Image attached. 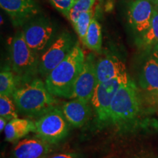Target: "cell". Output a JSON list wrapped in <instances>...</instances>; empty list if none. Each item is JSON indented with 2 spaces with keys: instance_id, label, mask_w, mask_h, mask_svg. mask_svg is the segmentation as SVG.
Here are the masks:
<instances>
[{
  "instance_id": "cell-5",
  "label": "cell",
  "mask_w": 158,
  "mask_h": 158,
  "mask_svg": "<svg viewBox=\"0 0 158 158\" xmlns=\"http://www.w3.org/2000/svg\"><path fill=\"white\" fill-rule=\"evenodd\" d=\"M129 79L127 73L98 84L90 102L99 126L103 127L110 123V106L114 97L122 85Z\"/></svg>"
},
{
  "instance_id": "cell-9",
  "label": "cell",
  "mask_w": 158,
  "mask_h": 158,
  "mask_svg": "<svg viewBox=\"0 0 158 158\" xmlns=\"http://www.w3.org/2000/svg\"><path fill=\"white\" fill-rule=\"evenodd\" d=\"M98 84L95 57L89 54L85 58L84 67L75 84L71 99H78L89 103Z\"/></svg>"
},
{
  "instance_id": "cell-11",
  "label": "cell",
  "mask_w": 158,
  "mask_h": 158,
  "mask_svg": "<svg viewBox=\"0 0 158 158\" xmlns=\"http://www.w3.org/2000/svg\"><path fill=\"white\" fill-rule=\"evenodd\" d=\"M155 4L154 0H135L128 9V21L138 33L143 35L151 25Z\"/></svg>"
},
{
  "instance_id": "cell-10",
  "label": "cell",
  "mask_w": 158,
  "mask_h": 158,
  "mask_svg": "<svg viewBox=\"0 0 158 158\" xmlns=\"http://www.w3.org/2000/svg\"><path fill=\"white\" fill-rule=\"evenodd\" d=\"M0 7L9 15L14 27L26 25L40 12L35 0H0Z\"/></svg>"
},
{
  "instance_id": "cell-19",
  "label": "cell",
  "mask_w": 158,
  "mask_h": 158,
  "mask_svg": "<svg viewBox=\"0 0 158 158\" xmlns=\"http://www.w3.org/2000/svg\"><path fill=\"white\" fill-rule=\"evenodd\" d=\"M141 42L144 46H152L158 43V8L155 7L151 25L142 35Z\"/></svg>"
},
{
  "instance_id": "cell-7",
  "label": "cell",
  "mask_w": 158,
  "mask_h": 158,
  "mask_svg": "<svg viewBox=\"0 0 158 158\" xmlns=\"http://www.w3.org/2000/svg\"><path fill=\"white\" fill-rule=\"evenodd\" d=\"M77 43L74 37L64 31L40 56L39 75L45 78L70 54Z\"/></svg>"
},
{
  "instance_id": "cell-3",
  "label": "cell",
  "mask_w": 158,
  "mask_h": 158,
  "mask_svg": "<svg viewBox=\"0 0 158 158\" xmlns=\"http://www.w3.org/2000/svg\"><path fill=\"white\" fill-rule=\"evenodd\" d=\"M10 68L19 79V86L39 75L40 56L26 43L23 31L12 37L9 44Z\"/></svg>"
},
{
  "instance_id": "cell-25",
  "label": "cell",
  "mask_w": 158,
  "mask_h": 158,
  "mask_svg": "<svg viewBox=\"0 0 158 158\" xmlns=\"http://www.w3.org/2000/svg\"><path fill=\"white\" fill-rule=\"evenodd\" d=\"M7 121L5 118L2 117L0 118V130H1V131L5 130V128L6 127V125H7Z\"/></svg>"
},
{
  "instance_id": "cell-15",
  "label": "cell",
  "mask_w": 158,
  "mask_h": 158,
  "mask_svg": "<svg viewBox=\"0 0 158 158\" xmlns=\"http://www.w3.org/2000/svg\"><path fill=\"white\" fill-rule=\"evenodd\" d=\"M139 84L143 89L158 93V51L146 60L139 76Z\"/></svg>"
},
{
  "instance_id": "cell-4",
  "label": "cell",
  "mask_w": 158,
  "mask_h": 158,
  "mask_svg": "<svg viewBox=\"0 0 158 158\" xmlns=\"http://www.w3.org/2000/svg\"><path fill=\"white\" fill-rule=\"evenodd\" d=\"M140 111V102L135 84L130 79L122 85L110 106V123L123 127L132 123Z\"/></svg>"
},
{
  "instance_id": "cell-17",
  "label": "cell",
  "mask_w": 158,
  "mask_h": 158,
  "mask_svg": "<svg viewBox=\"0 0 158 158\" xmlns=\"http://www.w3.org/2000/svg\"><path fill=\"white\" fill-rule=\"evenodd\" d=\"M19 86V79L10 67L2 68L0 73V95L13 97L15 91Z\"/></svg>"
},
{
  "instance_id": "cell-12",
  "label": "cell",
  "mask_w": 158,
  "mask_h": 158,
  "mask_svg": "<svg viewBox=\"0 0 158 158\" xmlns=\"http://www.w3.org/2000/svg\"><path fill=\"white\" fill-rule=\"evenodd\" d=\"M51 144L39 138H26L15 146L9 158H47Z\"/></svg>"
},
{
  "instance_id": "cell-18",
  "label": "cell",
  "mask_w": 158,
  "mask_h": 158,
  "mask_svg": "<svg viewBox=\"0 0 158 158\" xmlns=\"http://www.w3.org/2000/svg\"><path fill=\"white\" fill-rule=\"evenodd\" d=\"M84 45L90 50L100 53L102 50V30L100 24L95 18L91 21L89 27Z\"/></svg>"
},
{
  "instance_id": "cell-13",
  "label": "cell",
  "mask_w": 158,
  "mask_h": 158,
  "mask_svg": "<svg viewBox=\"0 0 158 158\" xmlns=\"http://www.w3.org/2000/svg\"><path fill=\"white\" fill-rule=\"evenodd\" d=\"M62 113L70 125L81 127L87 122L90 114L89 103L73 99L62 104Z\"/></svg>"
},
{
  "instance_id": "cell-1",
  "label": "cell",
  "mask_w": 158,
  "mask_h": 158,
  "mask_svg": "<svg viewBox=\"0 0 158 158\" xmlns=\"http://www.w3.org/2000/svg\"><path fill=\"white\" fill-rule=\"evenodd\" d=\"M84 51L79 45H75L71 52L45 78V84L51 94L58 98L71 99L77 78L84 67Z\"/></svg>"
},
{
  "instance_id": "cell-20",
  "label": "cell",
  "mask_w": 158,
  "mask_h": 158,
  "mask_svg": "<svg viewBox=\"0 0 158 158\" xmlns=\"http://www.w3.org/2000/svg\"><path fill=\"white\" fill-rule=\"evenodd\" d=\"M94 11L92 9L81 13L77 19L74 25L73 26L83 44H84L85 37H86V32H87L91 21L94 18Z\"/></svg>"
},
{
  "instance_id": "cell-2",
  "label": "cell",
  "mask_w": 158,
  "mask_h": 158,
  "mask_svg": "<svg viewBox=\"0 0 158 158\" xmlns=\"http://www.w3.org/2000/svg\"><path fill=\"white\" fill-rule=\"evenodd\" d=\"M55 96L50 93L39 77L19 86L12 98L18 110L29 118L40 117L56 107Z\"/></svg>"
},
{
  "instance_id": "cell-6",
  "label": "cell",
  "mask_w": 158,
  "mask_h": 158,
  "mask_svg": "<svg viewBox=\"0 0 158 158\" xmlns=\"http://www.w3.org/2000/svg\"><path fill=\"white\" fill-rule=\"evenodd\" d=\"M37 137L50 144L61 141L68 136L70 124L65 118L62 108L55 107L35 121Z\"/></svg>"
},
{
  "instance_id": "cell-14",
  "label": "cell",
  "mask_w": 158,
  "mask_h": 158,
  "mask_svg": "<svg viewBox=\"0 0 158 158\" xmlns=\"http://www.w3.org/2000/svg\"><path fill=\"white\" fill-rule=\"evenodd\" d=\"M96 73L100 84L127 73V70L120 59L114 55H108L96 61Z\"/></svg>"
},
{
  "instance_id": "cell-22",
  "label": "cell",
  "mask_w": 158,
  "mask_h": 158,
  "mask_svg": "<svg viewBox=\"0 0 158 158\" xmlns=\"http://www.w3.org/2000/svg\"><path fill=\"white\" fill-rule=\"evenodd\" d=\"M0 115L7 122L18 118L16 106L10 97L0 95Z\"/></svg>"
},
{
  "instance_id": "cell-16",
  "label": "cell",
  "mask_w": 158,
  "mask_h": 158,
  "mask_svg": "<svg viewBox=\"0 0 158 158\" xmlns=\"http://www.w3.org/2000/svg\"><path fill=\"white\" fill-rule=\"evenodd\" d=\"M35 122L28 118H13L5 128V140L14 143L30 133H35Z\"/></svg>"
},
{
  "instance_id": "cell-8",
  "label": "cell",
  "mask_w": 158,
  "mask_h": 158,
  "mask_svg": "<svg viewBox=\"0 0 158 158\" xmlns=\"http://www.w3.org/2000/svg\"><path fill=\"white\" fill-rule=\"evenodd\" d=\"M23 33L27 45L40 55L50 43L54 27L49 19L44 17L37 18L31 20L25 25Z\"/></svg>"
},
{
  "instance_id": "cell-26",
  "label": "cell",
  "mask_w": 158,
  "mask_h": 158,
  "mask_svg": "<svg viewBox=\"0 0 158 158\" xmlns=\"http://www.w3.org/2000/svg\"><path fill=\"white\" fill-rule=\"evenodd\" d=\"M154 1H155V4L156 7L158 8V0H154Z\"/></svg>"
},
{
  "instance_id": "cell-24",
  "label": "cell",
  "mask_w": 158,
  "mask_h": 158,
  "mask_svg": "<svg viewBox=\"0 0 158 158\" xmlns=\"http://www.w3.org/2000/svg\"><path fill=\"white\" fill-rule=\"evenodd\" d=\"M47 158H84L81 154L76 152H66L56 154V155H52Z\"/></svg>"
},
{
  "instance_id": "cell-23",
  "label": "cell",
  "mask_w": 158,
  "mask_h": 158,
  "mask_svg": "<svg viewBox=\"0 0 158 158\" xmlns=\"http://www.w3.org/2000/svg\"><path fill=\"white\" fill-rule=\"evenodd\" d=\"M54 7L59 12L68 19L69 11L72 7L74 0H49Z\"/></svg>"
},
{
  "instance_id": "cell-21",
  "label": "cell",
  "mask_w": 158,
  "mask_h": 158,
  "mask_svg": "<svg viewBox=\"0 0 158 158\" xmlns=\"http://www.w3.org/2000/svg\"><path fill=\"white\" fill-rule=\"evenodd\" d=\"M95 1L96 0H74L68 16V19L73 26L81 13L92 9Z\"/></svg>"
}]
</instances>
